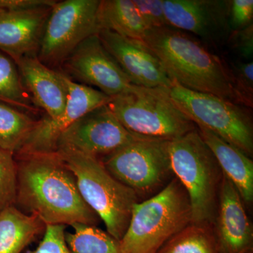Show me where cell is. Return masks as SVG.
Segmentation results:
<instances>
[{
  "label": "cell",
  "instance_id": "26",
  "mask_svg": "<svg viewBox=\"0 0 253 253\" xmlns=\"http://www.w3.org/2000/svg\"><path fill=\"white\" fill-rule=\"evenodd\" d=\"M236 89L244 100L245 106L251 108L253 101V61H237L230 65Z\"/></svg>",
  "mask_w": 253,
  "mask_h": 253
},
{
  "label": "cell",
  "instance_id": "4",
  "mask_svg": "<svg viewBox=\"0 0 253 253\" xmlns=\"http://www.w3.org/2000/svg\"><path fill=\"white\" fill-rule=\"evenodd\" d=\"M173 174L189 197L191 223L214 226L222 171L198 128L169 142Z\"/></svg>",
  "mask_w": 253,
  "mask_h": 253
},
{
  "label": "cell",
  "instance_id": "29",
  "mask_svg": "<svg viewBox=\"0 0 253 253\" xmlns=\"http://www.w3.org/2000/svg\"><path fill=\"white\" fill-rule=\"evenodd\" d=\"M253 0L229 1V21L231 33L253 24Z\"/></svg>",
  "mask_w": 253,
  "mask_h": 253
},
{
  "label": "cell",
  "instance_id": "27",
  "mask_svg": "<svg viewBox=\"0 0 253 253\" xmlns=\"http://www.w3.org/2000/svg\"><path fill=\"white\" fill-rule=\"evenodd\" d=\"M66 227L64 225H46L39 246L30 253H72L66 243Z\"/></svg>",
  "mask_w": 253,
  "mask_h": 253
},
{
  "label": "cell",
  "instance_id": "21",
  "mask_svg": "<svg viewBox=\"0 0 253 253\" xmlns=\"http://www.w3.org/2000/svg\"><path fill=\"white\" fill-rule=\"evenodd\" d=\"M38 121L27 113L0 102V148L15 156L29 137Z\"/></svg>",
  "mask_w": 253,
  "mask_h": 253
},
{
  "label": "cell",
  "instance_id": "20",
  "mask_svg": "<svg viewBox=\"0 0 253 253\" xmlns=\"http://www.w3.org/2000/svg\"><path fill=\"white\" fill-rule=\"evenodd\" d=\"M101 30H108L120 36L144 41L149 31L133 0H102L99 8Z\"/></svg>",
  "mask_w": 253,
  "mask_h": 253
},
{
  "label": "cell",
  "instance_id": "2",
  "mask_svg": "<svg viewBox=\"0 0 253 253\" xmlns=\"http://www.w3.org/2000/svg\"><path fill=\"white\" fill-rule=\"evenodd\" d=\"M144 42L173 81L190 90L245 106L230 68L197 38L167 26L149 30Z\"/></svg>",
  "mask_w": 253,
  "mask_h": 253
},
{
  "label": "cell",
  "instance_id": "12",
  "mask_svg": "<svg viewBox=\"0 0 253 253\" xmlns=\"http://www.w3.org/2000/svg\"><path fill=\"white\" fill-rule=\"evenodd\" d=\"M61 66L67 74L85 85L95 86L111 98L129 90L134 85L105 49L98 34L83 41Z\"/></svg>",
  "mask_w": 253,
  "mask_h": 253
},
{
  "label": "cell",
  "instance_id": "30",
  "mask_svg": "<svg viewBox=\"0 0 253 253\" xmlns=\"http://www.w3.org/2000/svg\"><path fill=\"white\" fill-rule=\"evenodd\" d=\"M228 42L231 48L235 50L244 59L249 60L253 55V26L250 25L248 27L232 32L229 36Z\"/></svg>",
  "mask_w": 253,
  "mask_h": 253
},
{
  "label": "cell",
  "instance_id": "9",
  "mask_svg": "<svg viewBox=\"0 0 253 253\" xmlns=\"http://www.w3.org/2000/svg\"><path fill=\"white\" fill-rule=\"evenodd\" d=\"M169 142L137 136L101 162L111 175L136 194H151L172 173Z\"/></svg>",
  "mask_w": 253,
  "mask_h": 253
},
{
  "label": "cell",
  "instance_id": "31",
  "mask_svg": "<svg viewBox=\"0 0 253 253\" xmlns=\"http://www.w3.org/2000/svg\"><path fill=\"white\" fill-rule=\"evenodd\" d=\"M56 1L54 0H0V9L25 11L51 7Z\"/></svg>",
  "mask_w": 253,
  "mask_h": 253
},
{
  "label": "cell",
  "instance_id": "28",
  "mask_svg": "<svg viewBox=\"0 0 253 253\" xmlns=\"http://www.w3.org/2000/svg\"><path fill=\"white\" fill-rule=\"evenodd\" d=\"M145 24L149 30L168 26L163 0H133Z\"/></svg>",
  "mask_w": 253,
  "mask_h": 253
},
{
  "label": "cell",
  "instance_id": "23",
  "mask_svg": "<svg viewBox=\"0 0 253 253\" xmlns=\"http://www.w3.org/2000/svg\"><path fill=\"white\" fill-rule=\"evenodd\" d=\"M0 102L26 113H36L38 108L23 84L14 60L0 51Z\"/></svg>",
  "mask_w": 253,
  "mask_h": 253
},
{
  "label": "cell",
  "instance_id": "1",
  "mask_svg": "<svg viewBox=\"0 0 253 253\" xmlns=\"http://www.w3.org/2000/svg\"><path fill=\"white\" fill-rule=\"evenodd\" d=\"M14 206L45 225L97 226L100 219L84 202L74 174L57 153L16 158Z\"/></svg>",
  "mask_w": 253,
  "mask_h": 253
},
{
  "label": "cell",
  "instance_id": "5",
  "mask_svg": "<svg viewBox=\"0 0 253 253\" xmlns=\"http://www.w3.org/2000/svg\"><path fill=\"white\" fill-rule=\"evenodd\" d=\"M76 177L81 196L120 241L126 230L138 195L110 174L101 160L68 149L56 151Z\"/></svg>",
  "mask_w": 253,
  "mask_h": 253
},
{
  "label": "cell",
  "instance_id": "3",
  "mask_svg": "<svg viewBox=\"0 0 253 253\" xmlns=\"http://www.w3.org/2000/svg\"><path fill=\"white\" fill-rule=\"evenodd\" d=\"M191 223L189 197L174 178L154 196L134 205L126 233L119 241L121 253H157Z\"/></svg>",
  "mask_w": 253,
  "mask_h": 253
},
{
  "label": "cell",
  "instance_id": "13",
  "mask_svg": "<svg viewBox=\"0 0 253 253\" xmlns=\"http://www.w3.org/2000/svg\"><path fill=\"white\" fill-rule=\"evenodd\" d=\"M168 26L189 32L212 44L227 41L229 1L227 0H163Z\"/></svg>",
  "mask_w": 253,
  "mask_h": 253
},
{
  "label": "cell",
  "instance_id": "25",
  "mask_svg": "<svg viewBox=\"0 0 253 253\" xmlns=\"http://www.w3.org/2000/svg\"><path fill=\"white\" fill-rule=\"evenodd\" d=\"M14 154L0 148V212L14 206L17 186V163Z\"/></svg>",
  "mask_w": 253,
  "mask_h": 253
},
{
  "label": "cell",
  "instance_id": "6",
  "mask_svg": "<svg viewBox=\"0 0 253 253\" xmlns=\"http://www.w3.org/2000/svg\"><path fill=\"white\" fill-rule=\"evenodd\" d=\"M119 122L135 135L172 141L197 126L181 111L166 88L133 85L107 104Z\"/></svg>",
  "mask_w": 253,
  "mask_h": 253
},
{
  "label": "cell",
  "instance_id": "17",
  "mask_svg": "<svg viewBox=\"0 0 253 253\" xmlns=\"http://www.w3.org/2000/svg\"><path fill=\"white\" fill-rule=\"evenodd\" d=\"M16 65L23 84L37 107L44 110L50 119L59 117L64 111L68 97L64 73L46 66L36 54L25 56Z\"/></svg>",
  "mask_w": 253,
  "mask_h": 253
},
{
  "label": "cell",
  "instance_id": "7",
  "mask_svg": "<svg viewBox=\"0 0 253 253\" xmlns=\"http://www.w3.org/2000/svg\"><path fill=\"white\" fill-rule=\"evenodd\" d=\"M169 94L196 126L209 129L252 157L253 118L249 107L214 95L190 90L175 81Z\"/></svg>",
  "mask_w": 253,
  "mask_h": 253
},
{
  "label": "cell",
  "instance_id": "10",
  "mask_svg": "<svg viewBox=\"0 0 253 253\" xmlns=\"http://www.w3.org/2000/svg\"><path fill=\"white\" fill-rule=\"evenodd\" d=\"M64 78L68 87L64 111L56 119L45 116L38 121L15 157L56 152L60 136L66 129L88 113L106 106L111 101V97L96 88L76 83L65 73Z\"/></svg>",
  "mask_w": 253,
  "mask_h": 253
},
{
  "label": "cell",
  "instance_id": "18",
  "mask_svg": "<svg viewBox=\"0 0 253 253\" xmlns=\"http://www.w3.org/2000/svg\"><path fill=\"white\" fill-rule=\"evenodd\" d=\"M197 128L214 154L223 174L235 186L244 204H252L253 162L251 157L209 129L202 126Z\"/></svg>",
  "mask_w": 253,
  "mask_h": 253
},
{
  "label": "cell",
  "instance_id": "15",
  "mask_svg": "<svg viewBox=\"0 0 253 253\" xmlns=\"http://www.w3.org/2000/svg\"><path fill=\"white\" fill-rule=\"evenodd\" d=\"M214 232L220 253H253L252 224L244 202L234 184L222 173Z\"/></svg>",
  "mask_w": 253,
  "mask_h": 253
},
{
  "label": "cell",
  "instance_id": "11",
  "mask_svg": "<svg viewBox=\"0 0 253 253\" xmlns=\"http://www.w3.org/2000/svg\"><path fill=\"white\" fill-rule=\"evenodd\" d=\"M137 136L129 132L106 105L73 123L60 136L56 150L71 149L99 159L113 154Z\"/></svg>",
  "mask_w": 253,
  "mask_h": 253
},
{
  "label": "cell",
  "instance_id": "22",
  "mask_svg": "<svg viewBox=\"0 0 253 253\" xmlns=\"http://www.w3.org/2000/svg\"><path fill=\"white\" fill-rule=\"evenodd\" d=\"M157 253H220L214 228L191 223L172 236Z\"/></svg>",
  "mask_w": 253,
  "mask_h": 253
},
{
  "label": "cell",
  "instance_id": "8",
  "mask_svg": "<svg viewBox=\"0 0 253 253\" xmlns=\"http://www.w3.org/2000/svg\"><path fill=\"white\" fill-rule=\"evenodd\" d=\"M100 0H65L51 7L42 36L38 59L46 66L62 65L89 37L99 34Z\"/></svg>",
  "mask_w": 253,
  "mask_h": 253
},
{
  "label": "cell",
  "instance_id": "14",
  "mask_svg": "<svg viewBox=\"0 0 253 253\" xmlns=\"http://www.w3.org/2000/svg\"><path fill=\"white\" fill-rule=\"evenodd\" d=\"M99 37L133 84L143 87L169 89L173 81L156 54L144 41L130 39L108 30Z\"/></svg>",
  "mask_w": 253,
  "mask_h": 253
},
{
  "label": "cell",
  "instance_id": "19",
  "mask_svg": "<svg viewBox=\"0 0 253 253\" xmlns=\"http://www.w3.org/2000/svg\"><path fill=\"white\" fill-rule=\"evenodd\" d=\"M45 228L36 214L15 206L4 208L0 212V253H21Z\"/></svg>",
  "mask_w": 253,
  "mask_h": 253
},
{
  "label": "cell",
  "instance_id": "24",
  "mask_svg": "<svg viewBox=\"0 0 253 253\" xmlns=\"http://www.w3.org/2000/svg\"><path fill=\"white\" fill-rule=\"evenodd\" d=\"M73 232L66 233L72 253H121L119 241L96 226L74 224Z\"/></svg>",
  "mask_w": 253,
  "mask_h": 253
},
{
  "label": "cell",
  "instance_id": "16",
  "mask_svg": "<svg viewBox=\"0 0 253 253\" xmlns=\"http://www.w3.org/2000/svg\"><path fill=\"white\" fill-rule=\"evenodd\" d=\"M51 7L0 9V51L16 63L25 56L37 55Z\"/></svg>",
  "mask_w": 253,
  "mask_h": 253
}]
</instances>
